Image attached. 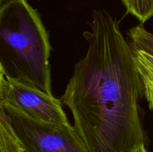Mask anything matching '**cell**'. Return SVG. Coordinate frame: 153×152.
Segmentation results:
<instances>
[{
	"mask_svg": "<svg viewBox=\"0 0 153 152\" xmlns=\"http://www.w3.org/2000/svg\"><path fill=\"white\" fill-rule=\"evenodd\" d=\"M83 58L76 63L61 99L73 114L87 152H129L147 142L142 122L143 88L120 20L93 11Z\"/></svg>",
	"mask_w": 153,
	"mask_h": 152,
	"instance_id": "obj_1",
	"label": "cell"
},
{
	"mask_svg": "<svg viewBox=\"0 0 153 152\" xmlns=\"http://www.w3.org/2000/svg\"><path fill=\"white\" fill-rule=\"evenodd\" d=\"M49 34L27 0L0 7V75L52 94Z\"/></svg>",
	"mask_w": 153,
	"mask_h": 152,
	"instance_id": "obj_2",
	"label": "cell"
},
{
	"mask_svg": "<svg viewBox=\"0 0 153 152\" xmlns=\"http://www.w3.org/2000/svg\"><path fill=\"white\" fill-rule=\"evenodd\" d=\"M0 110L7 116L25 152H87L73 126L34 120L5 104Z\"/></svg>",
	"mask_w": 153,
	"mask_h": 152,
	"instance_id": "obj_3",
	"label": "cell"
},
{
	"mask_svg": "<svg viewBox=\"0 0 153 152\" xmlns=\"http://www.w3.org/2000/svg\"><path fill=\"white\" fill-rule=\"evenodd\" d=\"M0 104H5L34 120L69 124L61 99L33 86L6 79L0 75Z\"/></svg>",
	"mask_w": 153,
	"mask_h": 152,
	"instance_id": "obj_4",
	"label": "cell"
},
{
	"mask_svg": "<svg viewBox=\"0 0 153 152\" xmlns=\"http://www.w3.org/2000/svg\"><path fill=\"white\" fill-rule=\"evenodd\" d=\"M131 49L134 66L143 85V97L153 113V56L144 51Z\"/></svg>",
	"mask_w": 153,
	"mask_h": 152,
	"instance_id": "obj_5",
	"label": "cell"
},
{
	"mask_svg": "<svg viewBox=\"0 0 153 152\" xmlns=\"http://www.w3.org/2000/svg\"><path fill=\"white\" fill-rule=\"evenodd\" d=\"M22 150L7 116L0 110V152H22Z\"/></svg>",
	"mask_w": 153,
	"mask_h": 152,
	"instance_id": "obj_6",
	"label": "cell"
},
{
	"mask_svg": "<svg viewBox=\"0 0 153 152\" xmlns=\"http://www.w3.org/2000/svg\"><path fill=\"white\" fill-rule=\"evenodd\" d=\"M128 37L131 47L144 51L153 56V34L145 28L144 24L140 22L130 28Z\"/></svg>",
	"mask_w": 153,
	"mask_h": 152,
	"instance_id": "obj_7",
	"label": "cell"
},
{
	"mask_svg": "<svg viewBox=\"0 0 153 152\" xmlns=\"http://www.w3.org/2000/svg\"><path fill=\"white\" fill-rule=\"evenodd\" d=\"M127 13L133 15L144 24L153 16V0H120Z\"/></svg>",
	"mask_w": 153,
	"mask_h": 152,
	"instance_id": "obj_8",
	"label": "cell"
},
{
	"mask_svg": "<svg viewBox=\"0 0 153 152\" xmlns=\"http://www.w3.org/2000/svg\"><path fill=\"white\" fill-rule=\"evenodd\" d=\"M129 152H148L146 148V145L143 143L137 144Z\"/></svg>",
	"mask_w": 153,
	"mask_h": 152,
	"instance_id": "obj_9",
	"label": "cell"
},
{
	"mask_svg": "<svg viewBox=\"0 0 153 152\" xmlns=\"http://www.w3.org/2000/svg\"><path fill=\"white\" fill-rule=\"evenodd\" d=\"M4 1H5V0H0V3H2Z\"/></svg>",
	"mask_w": 153,
	"mask_h": 152,
	"instance_id": "obj_10",
	"label": "cell"
},
{
	"mask_svg": "<svg viewBox=\"0 0 153 152\" xmlns=\"http://www.w3.org/2000/svg\"><path fill=\"white\" fill-rule=\"evenodd\" d=\"M22 152H25V151H24V150H22Z\"/></svg>",
	"mask_w": 153,
	"mask_h": 152,
	"instance_id": "obj_11",
	"label": "cell"
}]
</instances>
